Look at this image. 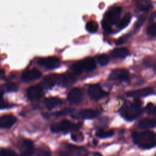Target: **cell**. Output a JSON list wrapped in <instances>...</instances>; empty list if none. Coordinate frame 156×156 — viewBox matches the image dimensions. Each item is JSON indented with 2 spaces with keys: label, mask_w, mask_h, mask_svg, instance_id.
I'll use <instances>...</instances> for the list:
<instances>
[{
  "label": "cell",
  "mask_w": 156,
  "mask_h": 156,
  "mask_svg": "<svg viewBox=\"0 0 156 156\" xmlns=\"http://www.w3.org/2000/svg\"><path fill=\"white\" fill-rule=\"evenodd\" d=\"M134 143L141 149H149L155 146V134L151 131L135 132L132 135Z\"/></svg>",
  "instance_id": "6da1fadb"
},
{
  "label": "cell",
  "mask_w": 156,
  "mask_h": 156,
  "mask_svg": "<svg viewBox=\"0 0 156 156\" xmlns=\"http://www.w3.org/2000/svg\"><path fill=\"white\" fill-rule=\"evenodd\" d=\"M142 102L140 99H136L132 104L127 105L123 109L121 115L126 119L132 121L138 117L142 113Z\"/></svg>",
  "instance_id": "7a4b0ae2"
},
{
  "label": "cell",
  "mask_w": 156,
  "mask_h": 156,
  "mask_svg": "<svg viewBox=\"0 0 156 156\" xmlns=\"http://www.w3.org/2000/svg\"><path fill=\"white\" fill-rule=\"evenodd\" d=\"M82 126V123L73 124L68 120H63L59 122L53 124L51 126V130L53 132H67L71 130H75Z\"/></svg>",
  "instance_id": "3957f363"
},
{
  "label": "cell",
  "mask_w": 156,
  "mask_h": 156,
  "mask_svg": "<svg viewBox=\"0 0 156 156\" xmlns=\"http://www.w3.org/2000/svg\"><path fill=\"white\" fill-rule=\"evenodd\" d=\"M121 12L122 9L120 7H113L106 13L103 20L111 26L116 24L119 21Z\"/></svg>",
  "instance_id": "277c9868"
},
{
  "label": "cell",
  "mask_w": 156,
  "mask_h": 156,
  "mask_svg": "<svg viewBox=\"0 0 156 156\" xmlns=\"http://www.w3.org/2000/svg\"><path fill=\"white\" fill-rule=\"evenodd\" d=\"M108 78L110 80L113 81L126 82L129 80V73L126 69H115L111 72Z\"/></svg>",
  "instance_id": "5b68a950"
},
{
  "label": "cell",
  "mask_w": 156,
  "mask_h": 156,
  "mask_svg": "<svg viewBox=\"0 0 156 156\" xmlns=\"http://www.w3.org/2000/svg\"><path fill=\"white\" fill-rule=\"evenodd\" d=\"M99 115L98 111L92 109H82L79 110L71 115L72 118L74 119H94Z\"/></svg>",
  "instance_id": "8992f818"
},
{
  "label": "cell",
  "mask_w": 156,
  "mask_h": 156,
  "mask_svg": "<svg viewBox=\"0 0 156 156\" xmlns=\"http://www.w3.org/2000/svg\"><path fill=\"white\" fill-rule=\"evenodd\" d=\"M38 64L48 69H55L60 66V60L56 57H48L40 58L38 60Z\"/></svg>",
  "instance_id": "52a82bcc"
},
{
  "label": "cell",
  "mask_w": 156,
  "mask_h": 156,
  "mask_svg": "<svg viewBox=\"0 0 156 156\" xmlns=\"http://www.w3.org/2000/svg\"><path fill=\"white\" fill-rule=\"evenodd\" d=\"M88 93L91 98L96 101L102 99L107 96V93L98 84L90 85L88 88Z\"/></svg>",
  "instance_id": "ba28073f"
},
{
  "label": "cell",
  "mask_w": 156,
  "mask_h": 156,
  "mask_svg": "<svg viewBox=\"0 0 156 156\" xmlns=\"http://www.w3.org/2000/svg\"><path fill=\"white\" fill-rule=\"evenodd\" d=\"M43 95V87L41 84L33 85L27 90V98L30 100H37Z\"/></svg>",
  "instance_id": "9c48e42d"
},
{
  "label": "cell",
  "mask_w": 156,
  "mask_h": 156,
  "mask_svg": "<svg viewBox=\"0 0 156 156\" xmlns=\"http://www.w3.org/2000/svg\"><path fill=\"white\" fill-rule=\"evenodd\" d=\"M67 98L69 102L73 104H78L82 100V91L79 88H74L68 93Z\"/></svg>",
  "instance_id": "30bf717a"
},
{
  "label": "cell",
  "mask_w": 156,
  "mask_h": 156,
  "mask_svg": "<svg viewBox=\"0 0 156 156\" xmlns=\"http://www.w3.org/2000/svg\"><path fill=\"white\" fill-rule=\"evenodd\" d=\"M16 121V118L11 115L0 116V128L9 129L13 126Z\"/></svg>",
  "instance_id": "8fae6325"
},
{
  "label": "cell",
  "mask_w": 156,
  "mask_h": 156,
  "mask_svg": "<svg viewBox=\"0 0 156 156\" xmlns=\"http://www.w3.org/2000/svg\"><path fill=\"white\" fill-rule=\"evenodd\" d=\"M41 76V72L37 69L34 68L32 69H29L25 71L22 76V79L23 80L28 82L39 79Z\"/></svg>",
  "instance_id": "7c38bea8"
},
{
  "label": "cell",
  "mask_w": 156,
  "mask_h": 156,
  "mask_svg": "<svg viewBox=\"0 0 156 156\" xmlns=\"http://www.w3.org/2000/svg\"><path fill=\"white\" fill-rule=\"evenodd\" d=\"M21 154L24 155H30L34 152L33 143L29 140H24L20 146Z\"/></svg>",
  "instance_id": "4fadbf2b"
},
{
  "label": "cell",
  "mask_w": 156,
  "mask_h": 156,
  "mask_svg": "<svg viewBox=\"0 0 156 156\" xmlns=\"http://www.w3.org/2000/svg\"><path fill=\"white\" fill-rule=\"evenodd\" d=\"M76 80V78L73 74L70 73H66L65 74H60L58 83L62 87H67L74 83Z\"/></svg>",
  "instance_id": "5bb4252c"
},
{
  "label": "cell",
  "mask_w": 156,
  "mask_h": 156,
  "mask_svg": "<svg viewBox=\"0 0 156 156\" xmlns=\"http://www.w3.org/2000/svg\"><path fill=\"white\" fill-rule=\"evenodd\" d=\"M153 92H154L153 88L147 87V88H144L137 90L129 91L126 94V96L127 97L138 98V97H143V96H146L149 95V94H152Z\"/></svg>",
  "instance_id": "9a60e30c"
},
{
  "label": "cell",
  "mask_w": 156,
  "mask_h": 156,
  "mask_svg": "<svg viewBox=\"0 0 156 156\" xmlns=\"http://www.w3.org/2000/svg\"><path fill=\"white\" fill-rule=\"evenodd\" d=\"M60 74H51L44 77L43 82L41 85L43 87L44 86L46 88H51L55 84L59 83Z\"/></svg>",
  "instance_id": "2e32d148"
},
{
  "label": "cell",
  "mask_w": 156,
  "mask_h": 156,
  "mask_svg": "<svg viewBox=\"0 0 156 156\" xmlns=\"http://www.w3.org/2000/svg\"><path fill=\"white\" fill-rule=\"evenodd\" d=\"M44 104L48 109H52L62 104V101L57 97H51L46 98L44 100Z\"/></svg>",
  "instance_id": "e0dca14e"
},
{
  "label": "cell",
  "mask_w": 156,
  "mask_h": 156,
  "mask_svg": "<svg viewBox=\"0 0 156 156\" xmlns=\"http://www.w3.org/2000/svg\"><path fill=\"white\" fill-rule=\"evenodd\" d=\"M152 4L148 0H140L137 2L136 7L138 10L142 12H147L152 8Z\"/></svg>",
  "instance_id": "ac0fdd59"
},
{
  "label": "cell",
  "mask_w": 156,
  "mask_h": 156,
  "mask_svg": "<svg viewBox=\"0 0 156 156\" xmlns=\"http://www.w3.org/2000/svg\"><path fill=\"white\" fill-rule=\"evenodd\" d=\"M129 54V51L126 48H115L112 52V55L114 58H123L127 57Z\"/></svg>",
  "instance_id": "d6986e66"
},
{
  "label": "cell",
  "mask_w": 156,
  "mask_h": 156,
  "mask_svg": "<svg viewBox=\"0 0 156 156\" xmlns=\"http://www.w3.org/2000/svg\"><path fill=\"white\" fill-rule=\"evenodd\" d=\"M84 68V70L87 71H92L96 68V63L93 58L88 57L82 60Z\"/></svg>",
  "instance_id": "ffe728a7"
},
{
  "label": "cell",
  "mask_w": 156,
  "mask_h": 156,
  "mask_svg": "<svg viewBox=\"0 0 156 156\" xmlns=\"http://www.w3.org/2000/svg\"><path fill=\"white\" fill-rule=\"evenodd\" d=\"M138 126L141 129L154 128L155 126V121L152 119H143L139 122Z\"/></svg>",
  "instance_id": "44dd1931"
},
{
  "label": "cell",
  "mask_w": 156,
  "mask_h": 156,
  "mask_svg": "<svg viewBox=\"0 0 156 156\" xmlns=\"http://www.w3.org/2000/svg\"><path fill=\"white\" fill-rule=\"evenodd\" d=\"M131 20V15L129 13H126L124 16L122 18V19L120 21V22L118 24V27L120 29H122L125 28L126 26H128Z\"/></svg>",
  "instance_id": "7402d4cb"
},
{
  "label": "cell",
  "mask_w": 156,
  "mask_h": 156,
  "mask_svg": "<svg viewBox=\"0 0 156 156\" xmlns=\"http://www.w3.org/2000/svg\"><path fill=\"white\" fill-rule=\"evenodd\" d=\"M71 70L73 71V72L74 74H76L77 75L80 74L84 70V68H83L82 60L79 61V62H76V63H74L71 66Z\"/></svg>",
  "instance_id": "603a6c76"
},
{
  "label": "cell",
  "mask_w": 156,
  "mask_h": 156,
  "mask_svg": "<svg viewBox=\"0 0 156 156\" xmlns=\"http://www.w3.org/2000/svg\"><path fill=\"white\" fill-rule=\"evenodd\" d=\"M113 134H114V132L112 130H107V131H105L104 130H99L96 133V135L101 138L110 137L112 135H113Z\"/></svg>",
  "instance_id": "cb8c5ba5"
},
{
  "label": "cell",
  "mask_w": 156,
  "mask_h": 156,
  "mask_svg": "<svg viewBox=\"0 0 156 156\" xmlns=\"http://www.w3.org/2000/svg\"><path fill=\"white\" fill-rule=\"evenodd\" d=\"M85 27L88 32L90 33H94L97 31L98 29V25L95 21H91L86 24Z\"/></svg>",
  "instance_id": "d4e9b609"
},
{
  "label": "cell",
  "mask_w": 156,
  "mask_h": 156,
  "mask_svg": "<svg viewBox=\"0 0 156 156\" xmlns=\"http://www.w3.org/2000/svg\"><path fill=\"white\" fill-rule=\"evenodd\" d=\"M98 63L101 66H105L109 62V57L106 54H102L98 57Z\"/></svg>",
  "instance_id": "484cf974"
},
{
  "label": "cell",
  "mask_w": 156,
  "mask_h": 156,
  "mask_svg": "<svg viewBox=\"0 0 156 156\" xmlns=\"http://www.w3.org/2000/svg\"><path fill=\"white\" fill-rule=\"evenodd\" d=\"M73 112H74V109L71 108H63L61 110H59L58 112H57L55 113V116L57 117L58 116H65L71 113H72Z\"/></svg>",
  "instance_id": "4316f807"
},
{
  "label": "cell",
  "mask_w": 156,
  "mask_h": 156,
  "mask_svg": "<svg viewBox=\"0 0 156 156\" xmlns=\"http://www.w3.org/2000/svg\"><path fill=\"white\" fill-rule=\"evenodd\" d=\"M147 34L151 36V37H155V33H156V24L155 23H153L148 26L147 28Z\"/></svg>",
  "instance_id": "83f0119b"
},
{
  "label": "cell",
  "mask_w": 156,
  "mask_h": 156,
  "mask_svg": "<svg viewBox=\"0 0 156 156\" xmlns=\"http://www.w3.org/2000/svg\"><path fill=\"white\" fill-rule=\"evenodd\" d=\"M146 16L145 15H143V16H141L138 19V20L136 21V22L135 23V25H134V29L135 30H138L142 26L143 24H144L145 20H146Z\"/></svg>",
  "instance_id": "f1b7e54d"
},
{
  "label": "cell",
  "mask_w": 156,
  "mask_h": 156,
  "mask_svg": "<svg viewBox=\"0 0 156 156\" xmlns=\"http://www.w3.org/2000/svg\"><path fill=\"white\" fill-rule=\"evenodd\" d=\"M16 154L15 151L10 149H2L0 151V155L3 156H13Z\"/></svg>",
  "instance_id": "f546056e"
},
{
  "label": "cell",
  "mask_w": 156,
  "mask_h": 156,
  "mask_svg": "<svg viewBox=\"0 0 156 156\" xmlns=\"http://www.w3.org/2000/svg\"><path fill=\"white\" fill-rule=\"evenodd\" d=\"M146 112L149 115H154L155 113V108L154 104L151 102L148 103L146 107Z\"/></svg>",
  "instance_id": "4dcf8cb0"
},
{
  "label": "cell",
  "mask_w": 156,
  "mask_h": 156,
  "mask_svg": "<svg viewBox=\"0 0 156 156\" xmlns=\"http://www.w3.org/2000/svg\"><path fill=\"white\" fill-rule=\"evenodd\" d=\"M130 37H131L130 34H126V35H123L122 37H121V38H119L118 39V40L116 42V44L119 45V44H122L124 43L125 42H126L130 38Z\"/></svg>",
  "instance_id": "1f68e13d"
},
{
  "label": "cell",
  "mask_w": 156,
  "mask_h": 156,
  "mask_svg": "<svg viewBox=\"0 0 156 156\" xmlns=\"http://www.w3.org/2000/svg\"><path fill=\"white\" fill-rule=\"evenodd\" d=\"M102 27H103L104 30L107 32V33H111L112 32V26L104 21V20L102 21Z\"/></svg>",
  "instance_id": "d6a6232c"
},
{
  "label": "cell",
  "mask_w": 156,
  "mask_h": 156,
  "mask_svg": "<svg viewBox=\"0 0 156 156\" xmlns=\"http://www.w3.org/2000/svg\"><path fill=\"white\" fill-rule=\"evenodd\" d=\"M5 88L8 91H16L18 89V87L15 83H7Z\"/></svg>",
  "instance_id": "836d02e7"
},
{
  "label": "cell",
  "mask_w": 156,
  "mask_h": 156,
  "mask_svg": "<svg viewBox=\"0 0 156 156\" xmlns=\"http://www.w3.org/2000/svg\"><path fill=\"white\" fill-rule=\"evenodd\" d=\"M8 106V104L6 102H5L3 99V93L0 91V108L7 107Z\"/></svg>",
  "instance_id": "e575fe53"
},
{
  "label": "cell",
  "mask_w": 156,
  "mask_h": 156,
  "mask_svg": "<svg viewBox=\"0 0 156 156\" xmlns=\"http://www.w3.org/2000/svg\"><path fill=\"white\" fill-rule=\"evenodd\" d=\"M94 155H101V154L99 153H96V154H94Z\"/></svg>",
  "instance_id": "d590c367"
}]
</instances>
